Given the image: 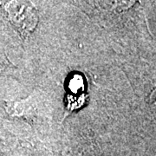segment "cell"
Masks as SVG:
<instances>
[{
  "label": "cell",
  "mask_w": 156,
  "mask_h": 156,
  "mask_svg": "<svg viewBox=\"0 0 156 156\" xmlns=\"http://www.w3.org/2000/svg\"><path fill=\"white\" fill-rule=\"evenodd\" d=\"M13 69H15L14 65L10 62L6 55L0 51V76L5 75L6 73L11 71Z\"/></svg>",
  "instance_id": "cell-3"
},
{
  "label": "cell",
  "mask_w": 156,
  "mask_h": 156,
  "mask_svg": "<svg viewBox=\"0 0 156 156\" xmlns=\"http://www.w3.org/2000/svg\"><path fill=\"white\" fill-rule=\"evenodd\" d=\"M3 5L11 23L24 40L37 25L38 13L37 8L28 1H9Z\"/></svg>",
  "instance_id": "cell-1"
},
{
  "label": "cell",
  "mask_w": 156,
  "mask_h": 156,
  "mask_svg": "<svg viewBox=\"0 0 156 156\" xmlns=\"http://www.w3.org/2000/svg\"><path fill=\"white\" fill-rule=\"evenodd\" d=\"M5 109L9 116L24 121L34 126L37 120L38 106L35 93L20 101H5Z\"/></svg>",
  "instance_id": "cell-2"
}]
</instances>
